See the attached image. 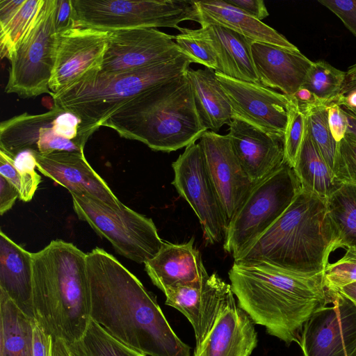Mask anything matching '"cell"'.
I'll list each match as a JSON object with an SVG mask.
<instances>
[{
  "label": "cell",
  "mask_w": 356,
  "mask_h": 356,
  "mask_svg": "<svg viewBox=\"0 0 356 356\" xmlns=\"http://www.w3.org/2000/svg\"><path fill=\"white\" fill-rule=\"evenodd\" d=\"M90 318L147 356H191L156 296L113 255L95 248L86 255Z\"/></svg>",
  "instance_id": "6da1fadb"
},
{
  "label": "cell",
  "mask_w": 356,
  "mask_h": 356,
  "mask_svg": "<svg viewBox=\"0 0 356 356\" xmlns=\"http://www.w3.org/2000/svg\"><path fill=\"white\" fill-rule=\"evenodd\" d=\"M228 274L238 307L287 345L298 343L305 323L331 300L323 272L305 275L265 263L234 261Z\"/></svg>",
  "instance_id": "7a4b0ae2"
},
{
  "label": "cell",
  "mask_w": 356,
  "mask_h": 356,
  "mask_svg": "<svg viewBox=\"0 0 356 356\" xmlns=\"http://www.w3.org/2000/svg\"><path fill=\"white\" fill-rule=\"evenodd\" d=\"M86 255L60 239L33 253L35 319L49 335L68 343L81 337L90 319Z\"/></svg>",
  "instance_id": "3957f363"
},
{
  "label": "cell",
  "mask_w": 356,
  "mask_h": 356,
  "mask_svg": "<svg viewBox=\"0 0 356 356\" xmlns=\"http://www.w3.org/2000/svg\"><path fill=\"white\" fill-rule=\"evenodd\" d=\"M337 241L326 199L301 189L282 216L234 261L316 275L328 264Z\"/></svg>",
  "instance_id": "277c9868"
},
{
  "label": "cell",
  "mask_w": 356,
  "mask_h": 356,
  "mask_svg": "<svg viewBox=\"0 0 356 356\" xmlns=\"http://www.w3.org/2000/svg\"><path fill=\"white\" fill-rule=\"evenodd\" d=\"M102 126L164 152L186 147L207 131L197 112L186 72L132 99Z\"/></svg>",
  "instance_id": "5b68a950"
},
{
  "label": "cell",
  "mask_w": 356,
  "mask_h": 356,
  "mask_svg": "<svg viewBox=\"0 0 356 356\" xmlns=\"http://www.w3.org/2000/svg\"><path fill=\"white\" fill-rule=\"evenodd\" d=\"M194 61L186 55L136 70L88 77L51 95L54 104L99 127L143 92L184 74Z\"/></svg>",
  "instance_id": "8992f818"
},
{
  "label": "cell",
  "mask_w": 356,
  "mask_h": 356,
  "mask_svg": "<svg viewBox=\"0 0 356 356\" xmlns=\"http://www.w3.org/2000/svg\"><path fill=\"white\" fill-rule=\"evenodd\" d=\"M99 127L54 104L46 113H24L1 122L0 150L12 159L24 150L40 155L83 152L88 139Z\"/></svg>",
  "instance_id": "52a82bcc"
},
{
  "label": "cell",
  "mask_w": 356,
  "mask_h": 356,
  "mask_svg": "<svg viewBox=\"0 0 356 356\" xmlns=\"http://www.w3.org/2000/svg\"><path fill=\"white\" fill-rule=\"evenodd\" d=\"M301 191L286 162L259 182L229 222L223 248L234 259L250 248L286 211Z\"/></svg>",
  "instance_id": "ba28073f"
},
{
  "label": "cell",
  "mask_w": 356,
  "mask_h": 356,
  "mask_svg": "<svg viewBox=\"0 0 356 356\" xmlns=\"http://www.w3.org/2000/svg\"><path fill=\"white\" fill-rule=\"evenodd\" d=\"M76 26L100 31L174 28L183 21L196 22L194 1L72 0Z\"/></svg>",
  "instance_id": "9c48e42d"
},
{
  "label": "cell",
  "mask_w": 356,
  "mask_h": 356,
  "mask_svg": "<svg viewBox=\"0 0 356 356\" xmlns=\"http://www.w3.org/2000/svg\"><path fill=\"white\" fill-rule=\"evenodd\" d=\"M71 195L78 218L108 241L120 255L145 264L161 250L163 241L151 218L124 204L113 209L86 195Z\"/></svg>",
  "instance_id": "30bf717a"
},
{
  "label": "cell",
  "mask_w": 356,
  "mask_h": 356,
  "mask_svg": "<svg viewBox=\"0 0 356 356\" xmlns=\"http://www.w3.org/2000/svg\"><path fill=\"white\" fill-rule=\"evenodd\" d=\"M56 0H44L26 33L9 58L5 92L30 98L51 95L49 81L54 65L57 33Z\"/></svg>",
  "instance_id": "8fae6325"
},
{
  "label": "cell",
  "mask_w": 356,
  "mask_h": 356,
  "mask_svg": "<svg viewBox=\"0 0 356 356\" xmlns=\"http://www.w3.org/2000/svg\"><path fill=\"white\" fill-rule=\"evenodd\" d=\"M172 184L191 206L202 227L207 243L224 241L228 222L207 171L202 149L198 143L187 146L172 162Z\"/></svg>",
  "instance_id": "7c38bea8"
},
{
  "label": "cell",
  "mask_w": 356,
  "mask_h": 356,
  "mask_svg": "<svg viewBox=\"0 0 356 356\" xmlns=\"http://www.w3.org/2000/svg\"><path fill=\"white\" fill-rule=\"evenodd\" d=\"M330 293V302L303 326L298 343L303 356H356V302Z\"/></svg>",
  "instance_id": "4fadbf2b"
},
{
  "label": "cell",
  "mask_w": 356,
  "mask_h": 356,
  "mask_svg": "<svg viewBox=\"0 0 356 356\" xmlns=\"http://www.w3.org/2000/svg\"><path fill=\"white\" fill-rule=\"evenodd\" d=\"M108 32L77 26L57 34L51 95L59 93L102 69Z\"/></svg>",
  "instance_id": "5bb4252c"
},
{
  "label": "cell",
  "mask_w": 356,
  "mask_h": 356,
  "mask_svg": "<svg viewBox=\"0 0 356 356\" xmlns=\"http://www.w3.org/2000/svg\"><path fill=\"white\" fill-rule=\"evenodd\" d=\"M170 35L152 28L110 31L102 74L138 70L185 55Z\"/></svg>",
  "instance_id": "9a60e30c"
},
{
  "label": "cell",
  "mask_w": 356,
  "mask_h": 356,
  "mask_svg": "<svg viewBox=\"0 0 356 356\" xmlns=\"http://www.w3.org/2000/svg\"><path fill=\"white\" fill-rule=\"evenodd\" d=\"M215 72L229 99L234 118L284 139L291 97L261 84L236 80Z\"/></svg>",
  "instance_id": "2e32d148"
},
{
  "label": "cell",
  "mask_w": 356,
  "mask_h": 356,
  "mask_svg": "<svg viewBox=\"0 0 356 356\" xmlns=\"http://www.w3.org/2000/svg\"><path fill=\"white\" fill-rule=\"evenodd\" d=\"M199 144L229 225L256 184L241 167L227 134L207 130L200 137Z\"/></svg>",
  "instance_id": "e0dca14e"
},
{
  "label": "cell",
  "mask_w": 356,
  "mask_h": 356,
  "mask_svg": "<svg viewBox=\"0 0 356 356\" xmlns=\"http://www.w3.org/2000/svg\"><path fill=\"white\" fill-rule=\"evenodd\" d=\"M34 154L39 172L67 188L70 194L90 196L113 209L124 206L107 183L90 166L83 152Z\"/></svg>",
  "instance_id": "ac0fdd59"
},
{
  "label": "cell",
  "mask_w": 356,
  "mask_h": 356,
  "mask_svg": "<svg viewBox=\"0 0 356 356\" xmlns=\"http://www.w3.org/2000/svg\"><path fill=\"white\" fill-rule=\"evenodd\" d=\"M227 135L241 167L254 184L286 163L282 138L237 118L229 124Z\"/></svg>",
  "instance_id": "d6986e66"
},
{
  "label": "cell",
  "mask_w": 356,
  "mask_h": 356,
  "mask_svg": "<svg viewBox=\"0 0 356 356\" xmlns=\"http://www.w3.org/2000/svg\"><path fill=\"white\" fill-rule=\"evenodd\" d=\"M233 293L231 285L213 273L199 286H179L167 290L165 305L183 314L191 323L198 346L211 330L223 304Z\"/></svg>",
  "instance_id": "ffe728a7"
},
{
  "label": "cell",
  "mask_w": 356,
  "mask_h": 356,
  "mask_svg": "<svg viewBox=\"0 0 356 356\" xmlns=\"http://www.w3.org/2000/svg\"><path fill=\"white\" fill-rule=\"evenodd\" d=\"M258 343L254 322L236 305L234 293L223 304L193 356H250Z\"/></svg>",
  "instance_id": "44dd1931"
},
{
  "label": "cell",
  "mask_w": 356,
  "mask_h": 356,
  "mask_svg": "<svg viewBox=\"0 0 356 356\" xmlns=\"http://www.w3.org/2000/svg\"><path fill=\"white\" fill-rule=\"evenodd\" d=\"M194 237L188 242H163L154 257L145 264L152 283L164 293L179 286H201L209 277Z\"/></svg>",
  "instance_id": "7402d4cb"
},
{
  "label": "cell",
  "mask_w": 356,
  "mask_h": 356,
  "mask_svg": "<svg viewBox=\"0 0 356 356\" xmlns=\"http://www.w3.org/2000/svg\"><path fill=\"white\" fill-rule=\"evenodd\" d=\"M252 55L260 84L293 97L302 86L313 63L300 50L254 42Z\"/></svg>",
  "instance_id": "603a6c76"
},
{
  "label": "cell",
  "mask_w": 356,
  "mask_h": 356,
  "mask_svg": "<svg viewBox=\"0 0 356 356\" xmlns=\"http://www.w3.org/2000/svg\"><path fill=\"white\" fill-rule=\"evenodd\" d=\"M197 29L213 49L218 63L216 72L227 77L259 83L252 55L254 42L244 35L220 24L203 23Z\"/></svg>",
  "instance_id": "cb8c5ba5"
},
{
  "label": "cell",
  "mask_w": 356,
  "mask_h": 356,
  "mask_svg": "<svg viewBox=\"0 0 356 356\" xmlns=\"http://www.w3.org/2000/svg\"><path fill=\"white\" fill-rule=\"evenodd\" d=\"M0 289L28 316L35 318L33 305V253L0 232Z\"/></svg>",
  "instance_id": "d4e9b609"
},
{
  "label": "cell",
  "mask_w": 356,
  "mask_h": 356,
  "mask_svg": "<svg viewBox=\"0 0 356 356\" xmlns=\"http://www.w3.org/2000/svg\"><path fill=\"white\" fill-rule=\"evenodd\" d=\"M200 24L211 23L227 27L252 42L268 43L291 50H298L284 35L238 8L222 0L194 1Z\"/></svg>",
  "instance_id": "484cf974"
},
{
  "label": "cell",
  "mask_w": 356,
  "mask_h": 356,
  "mask_svg": "<svg viewBox=\"0 0 356 356\" xmlns=\"http://www.w3.org/2000/svg\"><path fill=\"white\" fill-rule=\"evenodd\" d=\"M195 108L200 120L208 131L217 132L224 124H229L234 113L229 99L213 70H193L186 72Z\"/></svg>",
  "instance_id": "4316f807"
},
{
  "label": "cell",
  "mask_w": 356,
  "mask_h": 356,
  "mask_svg": "<svg viewBox=\"0 0 356 356\" xmlns=\"http://www.w3.org/2000/svg\"><path fill=\"white\" fill-rule=\"evenodd\" d=\"M35 318L0 289V356H33Z\"/></svg>",
  "instance_id": "83f0119b"
},
{
  "label": "cell",
  "mask_w": 356,
  "mask_h": 356,
  "mask_svg": "<svg viewBox=\"0 0 356 356\" xmlns=\"http://www.w3.org/2000/svg\"><path fill=\"white\" fill-rule=\"evenodd\" d=\"M301 189L327 199L342 184L334 177L305 129L302 143L293 167Z\"/></svg>",
  "instance_id": "f1b7e54d"
},
{
  "label": "cell",
  "mask_w": 356,
  "mask_h": 356,
  "mask_svg": "<svg viewBox=\"0 0 356 356\" xmlns=\"http://www.w3.org/2000/svg\"><path fill=\"white\" fill-rule=\"evenodd\" d=\"M326 207L337 236L336 249L356 248V185L342 184L326 199Z\"/></svg>",
  "instance_id": "f546056e"
},
{
  "label": "cell",
  "mask_w": 356,
  "mask_h": 356,
  "mask_svg": "<svg viewBox=\"0 0 356 356\" xmlns=\"http://www.w3.org/2000/svg\"><path fill=\"white\" fill-rule=\"evenodd\" d=\"M67 344L76 356H147L111 335L92 318L81 337Z\"/></svg>",
  "instance_id": "4dcf8cb0"
},
{
  "label": "cell",
  "mask_w": 356,
  "mask_h": 356,
  "mask_svg": "<svg viewBox=\"0 0 356 356\" xmlns=\"http://www.w3.org/2000/svg\"><path fill=\"white\" fill-rule=\"evenodd\" d=\"M346 72L324 60L313 62L302 87L310 90L325 106L336 102L339 95Z\"/></svg>",
  "instance_id": "1f68e13d"
},
{
  "label": "cell",
  "mask_w": 356,
  "mask_h": 356,
  "mask_svg": "<svg viewBox=\"0 0 356 356\" xmlns=\"http://www.w3.org/2000/svg\"><path fill=\"white\" fill-rule=\"evenodd\" d=\"M44 0H24V2L11 17L0 22L1 58L8 60L15 49L27 31Z\"/></svg>",
  "instance_id": "d6a6232c"
},
{
  "label": "cell",
  "mask_w": 356,
  "mask_h": 356,
  "mask_svg": "<svg viewBox=\"0 0 356 356\" xmlns=\"http://www.w3.org/2000/svg\"><path fill=\"white\" fill-rule=\"evenodd\" d=\"M306 119V127L314 145L332 170L338 143L334 139L328 124L327 106H300Z\"/></svg>",
  "instance_id": "836d02e7"
},
{
  "label": "cell",
  "mask_w": 356,
  "mask_h": 356,
  "mask_svg": "<svg viewBox=\"0 0 356 356\" xmlns=\"http://www.w3.org/2000/svg\"><path fill=\"white\" fill-rule=\"evenodd\" d=\"M175 36V42L183 53L195 63H199L216 71L218 63L211 46L198 33L197 29H181Z\"/></svg>",
  "instance_id": "e575fe53"
},
{
  "label": "cell",
  "mask_w": 356,
  "mask_h": 356,
  "mask_svg": "<svg viewBox=\"0 0 356 356\" xmlns=\"http://www.w3.org/2000/svg\"><path fill=\"white\" fill-rule=\"evenodd\" d=\"M291 97L288 121L284 136V151L286 162L293 168L302 143L306 119L298 102Z\"/></svg>",
  "instance_id": "d590c367"
},
{
  "label": "cell",
  "mask_w": 356,
  "mask_h": 356,
  "mask_svg": "<svg viewBox=\"0 0 356 356\" xmlns=\"http://www.w3.org/2000/svg\"><path fill=\"white\" fill-rule=\"evenodd\" d=\"M332 172L339 182L356 185V140L346 135L338 143Z\"/></svg>",
  "instance_id": "8d00e7d4"
},
{
  "label": "cell",
  "mask_w": 356,
  "mask_h": 356,
  "mask_svg": "<svg viewBox=\"0 0 356 356\" xmlns=\"http://www.w3.org/2000/svg\"><path fill=\"white\" fill-rule=\"evenodd\" d=\"M13 161L21 179L19 200L29 202L33 198L41 180L35 171L37 168L35 154L31 150H24L17 153Z\"/></svg>",
  "instance_id": "74e56055"
},
{
  "label": "cell",
  "mask_w": 356,
  "mask_h": 356,
  "mask_svg": "<svg viewBox=\"0 0 356 356\" xmlns=\"http://www.w3.org/2000/svg\"><path fill=\"white\" fill-rule=\"evenodd\" d=\"M356 282V264L337 261L328 264L323 270V283L330 293Z\"/></svg>",
  "instance_id": "f35d334b"
},
{
  "label": "cell",
  "mask_w": 356,
  "mask_h": 356,
  "mask_svg": "<svg viewBox=\"0 0 356 356\" xmlns=\"http://www.w3.org/2000/svg\"><path fill=\"white\" fill-rule=\"evenodd\" d=\"M356 37V0H318Z\"/></svg>",
  "instance_id": "ab89813d"
},
{
  "label": "cell",
  "mask_w": 356,
  "mask_h": 356,
  "mask_svg": "<svg viewBox=\"0 0 356 356\" xmlns=\"http://www.w3.org/2000/svg\"><path fill=\"white\" fill-rule=\"evenodd\" d=\"M336 103L356 115V63L346 71L345 79Z\"/></svg>",
  "instance_id": "60d3db41"
},
{
  "label": "cell",
  "mask_w": 356,
  "mask_h": 356,
  "mask_svg": "<svg viewBox=\"0 0 356 356\" xmlns=\"http://www.w3.org/2000/svg\"><path fill=\"white\" fill-rule=\"evenodd\" d=\"M77 27L72 0H56L55 29L57 34Z\"/></svg>",
  "instance_id": "b9f144b4"
},
{
  "label": "cell",
  "mask_w": 356,
  "mask_h": 356,
  "mask_svg": "<svg viewBox=\"0 0 356 356\" xmlns=\"http://www.w3.org/2000/svg\"><path fill=\"white\" fill-rule=\"evenodd\" d=\"M327 120L330 132L338 143L346 136L347 118L341 107L336 102L327 106Z\"/></svg>",
  "instance_id": "7bdbcfd3"
},
{
  "label": "cell",
  "mask_w": 356,
  "mask_h": 356,
  "mask_svg": "<svg viewBox=\"0 0 356 356\" xmlns=\"http://www.w3.org/2000/svg\"><path fill=\"white\" fill-rule=\"evenodd\" d=\"M225 1L259 21L269 15L262 0H225Z\"/></svg>",
  "instance_id": "ee69618b"
},
{
  "label": "cell",
  "mask_w": 356,
  "mask_h": 356,
  "mask_svg": "<svg viewBox=\"0 0 356 356\" xmlns=\"http://www.w3.org/2000/svg\"><path fill=\"white\" fill-rule=\"evenodd\" d=\"M17 198H19L18 190L0 175V214L2 216L10 210Z\"/></svg>",
  "instance_id": "f6af8a7d"
},
{
  "label": "cell",
  "mask_w": 356,
  "mask_h": 356,
  "mask_svg": "<svg viewBox=\"0 0 356 356\" xmlns=\"http://www.w3.org/2000/svg\"><path fill=\"white\" fill-rule=\"evenodd\" d=\"M0 175L12 184L21 192V179L19 174L15 167L13 159L0 150Z\"/></svg>",
  "instance_id": "bcb514c9"
},
{
  "label": "cell",
  "mask_w": 356,
  "mask_h": 356,
  "mask_svg": "<svg viewBox=\"0 0 356 356\" xmlns=\"http://www.w3.org/2000/svg\"><path fill=\"white\" fill-rule=\"evenodd\" d=\"M49 335L35 319L33 330V356H48Z\"/></svg>",
  "instance_id": "7dc6e473"
},
{
  "label": "cell",
  "mask_w": 356,
  "mask_h": 356,
  "mask_svg": "<svg viewBox=\"0 0 356 356\" xmlns=\"http://www.w3.org/2000/svg\"><path fill=\"white\" fill-rule=\"evenodd\" d=\"M48 356H76L63 339L49 335Z\"/></svg>",
  "instance_id": "c3c4849f"
},
{
  "label": "cell",
  "mask_w": 356,
  "mask_h": 356,
  "mask_svg": "<svg viewBox=\"0 0 356 356\" xmlns=\"http://www.w3.org/2000/svg\"><path fill=\"white\" fill-rule=\"evenodd\" d=\"M300 106L323 105L308 89L301 87L293 96ZM325 106V105H324Z\"/></svg>",
  "instance_id": "681fc988"
},
{
  "label": "cell",
  "mask_w": 356,
  "mask_h": 356,
  "mask_svg": "<svg viewBox=\"0 0 356 356\" xmlns=\"http://www.w3.org/2000/svg\"><path fill=\"white\" fill-rule=\"evenodd\" d=\"M347 118L346 135L356 140V115L348 109L341 108Z\"/></svg>",
  "instance_id": "f907efd6"
},
{
  "label": "cell",
  "mask_w": 356,
  "mask_h": 356,
  "mask_svg": "<svg viewBox=\"0 0 356 356\" xmlns=\"http://www.w3.org/2000/svg\"><path fill=\"white\" fill-rule=\"evenodd\" d=\"M338 292H340L356 302V282L342 288Z\"/></svg>",
  "instance_id": "816d5d0a"
},
{
  "label": "cell",
  "mask_w": 356,
  "mask_h": 356,
  "mask_svg": "<svg viewBox=\"0 0 356 356\" xmlns=\"http://www.w3.org/2000/svg\"><path fill=\"white\" fill-rule=\"evenodd\" d=\"M339 261L356 264V248L347 249L344 256Z\"/></svg>",
  "instance_id": "f5cc1de1"
}]
</instances>
